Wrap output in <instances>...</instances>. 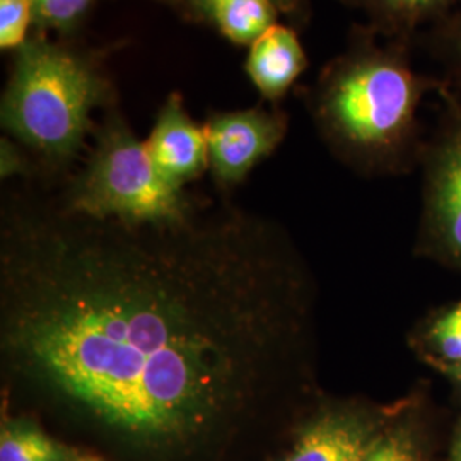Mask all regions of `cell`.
Segmentation results:
<instances>
[{
  "label": "cell",
  "mask_w": 461,
  "mask_h": 461,
  "mask_svg": "<svg viewBox=\"0 0 461 461\" xmlns=\"http://www.w3.org/2000/svg\"><path fill=\"white\" fill-rule=\"evenodd\" d=\"M0 383L131 460H198L312 395V277L277 222L226 202L132 226L9 192Z\"/></svg>",
  "instance_id": "1"
},
{
  "label": "cell",
  "mask_w": 461,
  "mask_h": 461,
  "mask_svg": "<svg viewBox=\"0 0 461 461\" xmlns=\"http://www.w3.org/2000/svg\"><path fill=\"white\" fill-rule=\"evenodd\" d=\"M356 30L308 93L314 123L331 149L363 169L390 166L411 148L417 112L446 83L415 70L411 45Z\"/></svg>",
  "instance_id": "2"
},
{
  "label": "cell",
  "mask_w": 461,
  "mask_h": 461,
  "mask_svg": "<svg viewBox=\"0 0 461 461\" xmlns=\"http://www.w3.org/2000/svg\"><path fill=\"white\" fill-rule=\"evenodd\" d=\"M113 104L115 89L96 53L40 32L16 51L0 122L43 175L64 176L95 131L93 113Z\"/></svg>",
  "instance_id": "3"
},
{
  "label": "cell",
  "mask_w": 461,
  "mask_h": 461,
  "mask_svg": "<svg viewBox=\"0 0 461 461\" xmlns=\"http://www.w3.org/2000/svg\"><path fill=\"white\" fill-rule=\"evenodd\" d=\"M93 139L83 167L57 192L70 211L132 226L178 222L197 211V198L158 171L115 106L95 125Z\"/></svg>",
  "instance_id": "4"
},
{
  "label": "cell",
  "mask_w": 461,
  "mask_h": 461,
  "mask_svg": "<svg viewBox=\"0 0 461 461\" xmlns=\"http://www.w3.org/2000/svg\"><path fill=\"white\" fill-rule=\"evenodd\" d=\"M289 118L279 108L219 112L207 118L203 132L209 171L221 192H230L276 152L285 139Z\"/></svg>",
  "instance_id": "5"
},
{
  "label": "cell",
  "mask_w": 461,
  "mask_h": 461,
  "mask_svg": "<svg viewBox=\"0 0 461 461\" xmlns=\"http://www.w3.org/2000/svg\"><path fill=\"white\" fill-rule=\"evenodd\" d=\"M392 417L357 402L320 405L299 422L293 445L276 461H361Z\"/></svg>",
  "instance_id": "6"
},
{
  "label": "cell",
  "mask_w": 461,
  "mask_h": 461,
  "mask_svg": "<svg viewBox=\"0 0 461 461\" xmlns=\"http://www.w3.org/2000/svg\"><path fill=\"white\" fill-rule=\"evenodd\" d=\"M438 95L445 115L426 158V207L432 232L461 264V101L447 83Z\"/></svg>",
  "instance_id": "7"
},
{
  "label": "cell",
  "mask_w": 461,
  "mask_h": 461,
  "mask_svg": "<svg viewBox=\"0 0 461 461\" xmlns=\"http://www.w3.org/2000/svg\"><path fill=\"white\" fill-rule=\"evenodd\" d=\"M144 144L158 171L178 188H186L209 169L203 127L188 115L178 93L167 96Z\"/></svg>",
  "instance_id": "8"
},
{
  "label": "cell",
  "mask_w": 461,
  "mask_h": 461,
  "mask_svg": "<svg viewBox=\"0 0 461 461\" xmlns=\"http://www.w3.org/2000/svg\"><path fill=\"white\" fill-rule=\"evenodd\" d=\"M248 77L268 103H279L308 68V57L293 28L274 24L251 45Z\"/></svg>",
  "instance_id": "9"
},
{
  "label": "cell",
  "mask_w": 461,
  "mask_h": 461,
  "mask_svg": "<svg viewBox=\"0 0 461 461\" xmlns=\"http://www.w3.org/2000/svg\"><path fill=\"white\" fill-rule=\"evenodd\" d=\"M361 11L375 33L411 45L420 28L436 26L461 0H339Z\"/></svg>",
  "instance_id": "10"
},
{
  "label": "cell",
  "mask_w": 461,
  "mask_h": 461,
  "mask_svg": "<svg viewBox=\"0 0 461 461\" xmlns=\"http://www.w3.org/2000/svg\"><path fill=\"white\" fill-rule=\"evenodd\" d=\"M178 7L236 45H251L277 23L280 13L274 0H186Z\"/></svg>",
  "instance_id": "11"
},
{
  "label": "cell",
  "mask_w": 461,
  "mask_h": 461,
  "mask_svg": "<svg viewBox=\"0 0 461 461\" xmlns=\"http://www.w3.org/2000/svg\"><path fill=\"white\" fill-rule=\"evenodd\" d=\"M77 446L50 434L32 413L4 415L0 461H81Z\"/></svg>",
  "instance_id": "12"
},
{
  "label": "cell",
  "mask_w": 461,
  "mask_h": 461,
  "mask_svg": "<svg viewBox=\"0 0 461 461\" xmlns=\"http://www.w3.org/2000/svg\"><path fill=\"white\" fill-rule=\"evenodd\" d=\"M361 461H426L422 439L409 420L390 419Z\"/></svg>",
  "instance_id": "13"
},
{
  "label": "cell",
  "mask_w": 461,
  "mask_h": 461,
  "mask_svg": "<svg viewBox=\"0 0 461 461\" xmlns=\"http://www.w3.org/2000/svg\"><path fill=\"white\" fill-rule=\"evenodd\" d=\"M428 38L430 50L445 66L449 79L461 87V2L429 30Z\"/></svg>",
  "instance_id": "14"
},
{
  "label": "cell",
  "mask_w": 461,
  "mask_h": 461,
  "mask_svg": "<svg viewBox=\"0 0 461 461\" xmlns=\"http://www.w3.org/2000/svg\"><path fill=\"white\" fill-rule=\"evenodd\" d=\"M34 23L43 30L74 33L87 16L95 0H32Z\"/></svg>",
  "instance_id": "15"
},
{
  "label": "cell",
  "mask_w": 461,
  "mask_h": 461,
  "mask_svg": "<svg viewBox=\"0 0 461 461\" xmlns=\"http://www.w3.org/2000/svg\"><path fill=\"white\" fill-rule=\"evenodd\" d=\"M33 23L32 0H0V49H21L30 40Z\"/></svg>",
  "instance_id": "16"
},
{
  "label": "cell",
  "mask_w": 461,
  "mask_h": 461,
  "mask_svg": "<svg viewBox=\"0 0 461 461\" xmlns=\"http://www.w3.org/2000/svg\"><path fill=\"white\" fill-rule=\"evenodd\" d=\"M429 344L439 361H461V303L434 320L429 329Z\"/></svg>",
  "instance_id": "17"
},
{
  "label": "cell",
  "mask_w": 461,
  "mask_h": 461,
  "mask_svg": "<svg viewBox=\"0 0 461 461\" xmlns=\"http://www.w3.org/2000/svg\"><path fill=\"white\" fill-rule=\"evenodd\" d=\"M36 171L32 156L26 149L23 148L14 139L2 137L0 139V178L13 180V178H32Z\"/></svg>",
  "instance_id": "18"
},
{
  "label": "cell",
  "mask_w": 461,
  "mask_h": 461,
  "mask_svg": "<svg viewBox=\"0 0 461 461\" xmlns=\"http://www.w3.org/2000/svg\"><path fill=\"white\" fill-rule=\"evenodd\" d=\"M183 2L186 0H173V4L176 5H182ZM276 5L279 7L282 14H287V16L297 17L301 14H304V5H306V0H274Z\"/></svg>",
  "instance_id": "19"
},
{
  "label": "cell",
  "mask_w": 461,
  "mask_h": 461,
  "mask_svg": "<svg viewBox=\"0 0 461 461\" xmlns=\"http://www.w3.org/2000/svg\"><path fill=\"white\" fill-rule=\"evenodd\" d=\"M429 363L436 366L439 371H443L449 378L455 379L456 383L461 384V361H458V363H446V361H439V359L432 357V359H429Z\"/></svg>",
  "instance_id": "20"
},
{
  "label": "cell",
  "mask_w": 461,
  "mask_h": 461,
  "mask_svg": "<svg viewBox=\"0 0 461 461\" xmlns=\"http://www.w3.org/2000/svg\"><path fill=\"white\" fill-rule=\"evenodd\" d=\"M451 461H461V428L451 447Z\"/></svg>",
  "instance_id": "21"
},
{
  "label": "cell",
  "mask_w": 461,
  "mask_h": 461,
  "mask_svg": "<svg viewBox=\"0 0 461 461\" xmlns=\"http://www.w3.org/2000/svg\"><path fill=\"white\" fill-rule=\"evenodd\" d=\"M81 461H91V460H84V458H83V460H81Z\"/></svg>",
  "instance_id": "22"
},
{
  "label": "cell",
  "mask_w": 461,
  "mask_h": 461,
  "mask_svg": "<svg viewBox=\"0 0 461 461\" xmlns=\"http://www.w3.org/2000/svg\"><path fill=\"white\" fill-rule=\"evenodd\" d=\"M167 2H173V0H167Z\"/></svg>",
  "instance_id": "23"
}]
</instances>
